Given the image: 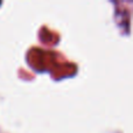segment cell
Returning <instances> with one entry per match:
<instances>
[{
  "label": "cell",
  "instance_id": "6da1fadb",
  "mask_svg": "<svg viewBox=\"0 0 133 133\" xmlns=\"http://www.w3.org/2000/svg\"><path fill=\"white\" fill-rule=\"evenodd\" d=\"M0 4H1V2H0Z\"/></svg>",
  "mask_w": 133,
  "mask_h": 133
}]
</instances>
